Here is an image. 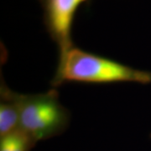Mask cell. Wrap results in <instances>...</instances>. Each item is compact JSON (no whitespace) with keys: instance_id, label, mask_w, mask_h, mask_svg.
<instances>
[{"instance_id":"1","label":"cell","mask_w":151,"mask_h":151,"mask_svg":"<svg viewBox=\"0 0 151 151\" xmlns=\"http://www.w3.org/2000/svg\"><path fill=\"white\" fill-rule=\"evenodd\" d=\"M65 82L90 84L134 82L146 85L151 83V72L137 70L73 46L58 60L56 72L50 84L56 88Z\"/></svg>"},{"instance_id":"2","label":"cell","mask_w":151,"mask_h":151,"mask_svg":"<svg viewBox=\"0 0 151 151\" xmlns=\"http://www.w3.org/2000/svg\"><path fill=\"white\" fill-rule=\"evenodd\" d=\"M19 113V128L35 140H45L64 133L70 112L60 103L56 88L40 94H19L11 90Z\"/></svg>"},{"instance_id":"3","label":"cell","mask_w":151,"mask_h":151,"mask_svg":"<svg viewBox=\"0 0 151 151\" xmlns=\"http://www.w3.org/2000/svg\"><path fill=\"white\" fill-rule=\"evenodd\" d=\"M43 9L45 29L59 50V59L74 46L71 29L74 16L81 4L87 0H39Z\"/></svg>"},{"instance_id":"4","label":"cell","mask_w":151,"mask_h":151,"mask_svg":"<svg viewBox=\"0 0 151 151\" xmlns=\"http://www.w3.org/2000/svg\"><path fill=\"white\" fill-rule=\"evenodd\" d=\"M19 128V113L11 96V89L1 81L0 86V138Z\"/></svg>"},{"instance_id":"5","label":"cell","mask_w":151,"mask_h":151,"mask_svg":"<svg viewBox=\"0 0 151 151\" xmlns=\"http://www.w3.org/2000/svg\"><path fill=\"white\" fill-rule=\"evenodd\" d=\"M37 141L21 128L0 138V151H31Z\"/></svg>"},{"instance_id":"6","label":"cell","mask_w":151,"mask_h":151,"mask_svg":"<svg viewBox=\"0 0 151 151\" xmlns=\"http://www.w3.org/2000/svg\"><path fill=\"white\" fill-rule=\"evenodd\" d=\"M150 137H151V134H150Z\"/></svg>"}]
</instances>
